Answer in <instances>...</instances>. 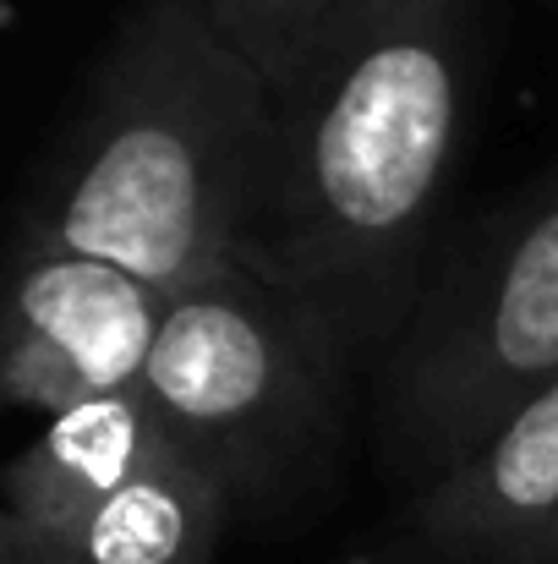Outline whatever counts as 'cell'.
I'll return each mask as SVG.
<instances>
[{"label":"cell","instance_id":"cell-1","mask_svg":"<svg viewBox=\"0 0 558 564\" xmlns=\"http://www.w3.org/2000/svg\"><path fill=\"white\" fill-rule=\"evenodd\" d=\"M488 77L482 0H335L269 94V138L236 263L383 362L433 269Z\"/></svg>","mask_w":558,"mask_h":564},{"label":"cell","instance_id":"cell-2","mask_svg":"<svg viewBox=\"0 0 558 564\" xmlns=\"http://www.w3.org/2000/svg\"><path fill=\"white\" fill-rule=\"evenodd\" d=\"M269 83L203 0H138L44 165L22 236L105 258L171 302L236 274Z\"/></svg>","mask_w":558,"mask_h":564},{"label":"cell","instance_id":"cell-3","mask_svg":"<svg viewBox=\"0 0 558 564\" xmlns=\"http://www.w3.org/2000/svg\"><path fill=\"white\" fill-rule=\"evenodd\" d=\"M357 362L335 318L236 269L171 302L138 389L171 444L230 494L236 521L274 527L329 494Z\"/></svg>","mask_w":558,"mask_h":564},{"label":"cell","instance_id":"cell-4","mask_svg":"<svg viewBox=\"0 0 558 564\" xmlns=\"http://www.w3.org/2000/svg\"><path fill=\"white\" fill-rule=\"evenodd\" d=\"M558 378V160L471 219L378 362V449L405 499Z\"/></svg>","mask_w":558,"mask_h":564},{"label":"cell","instance_id":"cell-5","mask_svg":"<svg viewBox=\"0 0 558 564\" xmlns=\"http://www.w3.org/2000/svg\"><path fill=\"white\" fill-rule=\"evenodd\" d=\"M165 313V291L105 258L17 241L0 318V394L44 422L127 394L154 362Z\"/></svg>","mask_w":558,"mask_h":564},{"label":"cell","instance_id":"cell-6","mask_svg":"<svg viewBox=\"0 0 558 564\" xmlns=\"http://www.w3.org/2000/svg\"><path fill=\"white\" fill-rule=\"evenodd\" d=\"M383 564H558V378L394 510Z\"/></svg>","mask_w":558,"mask_h":564},{"label":"cell","instance_id":"cell-7","mask_svg":"<svg viewBox=\"0 0 558 564\" xmlns=\"http://www.w3.org/2000/svg\"><path fill=\"white\" fill-rule=\"evenodd\" d=\"M165 449L171 433L160 427L143 389L105 394L50 416L6 471L0 564H17L66 538L88 510H99L132 477H143Z\"/></svg>","mask_w":558,"mask_h":564},{"label":"cell","instance_id":"cell-8","mask_svg":"<svg viewBox=\"0 0 558 564\" xmlns=\"http://www.w3.org/2000/svg\"><path fill=\"white\" fill-rule=\"evenodd\" d=\"M230 521V494L171 444L66 538L17 564H214Z\"/></svg>","mask_w":558,"mask_h":564},{"label":"cell","instance_id":"cell-9","mask_svg":"<svg viewBox=\"0 0 558 564\" xmlns=\"http://www.w3.org/2000/svg\"><path fill=\"white\" fill-rule=\"evenodd\" d=\"M203 6L236 39V50L258 66L269 94H280L291 83L307 44L318 39V28L335 11V0H203Z\"/></svg>","mask_w":558,"mask_h":564},{"label":"cell","instance_id":"cell-10","mask_svg":"<svg viewBox=\"0 0 558 564\" xmlns=\"http://www.w3.org/2000/svg\"><path fill=\"white\" fill-rule=\"evenodd\" d=\"M548 6H558V0H548Z\"/></svg>","mask_w":558,"mask_h":564}]
</instances>
